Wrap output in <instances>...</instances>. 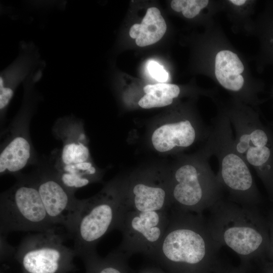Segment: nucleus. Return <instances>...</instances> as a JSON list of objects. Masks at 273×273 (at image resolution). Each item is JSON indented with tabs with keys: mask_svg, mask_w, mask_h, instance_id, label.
<instances>
[{
	"mask_svg": "<svg viewBox=\"0 0 273 273\" xmlns=\"http://www.w3.org/2000/svg\"><path fill=\"white\" fill-rule=\"evenodd\" d=\"M221 248L202 213L171 208L164 236L150 259L167 273H219Z\"/></svg>",
	"mask_w": 273,
	"mask_h": 273,
	"instance_id": "f257e3e1",
	"label": "nucleus"
},
{
	"mask_svg": "<svg viewBox=\"0 0 273 273\" xmlns=\"http://www.w3.org/2000/svg\"><path fill=\"white\" fill-rule=\"evenodd\" d=\"M210 210L207 219L214 239L222 246L229 247L247 269L251 259L263 247L265 238L259 217L253 207L232 201L219 200Z\"/></svg>",
	"mask_w": 273,
	"mask_h": 273,
	"instance_id": "f03ea898",
	"label": "nucleus"
},
{
	"mask_svg": "<svg viewBox=\"0 0 273 273\" xmlns=\"http://www.w3.org/2000/svg\"><path fill=\"white\" fill-rule=\"evenodd\" d=\"M125 212L112 181L97 194L84 199L72 238L76 256L81 258L97 252L99 241L112 230H118Z\"/></svg>",
	"mask_w": 273,
	"mask_h": 273,
	"instance_id": "7ed1b4c3",
	"label": "nucleus"
},
{
	"mask_svg": "<svg viewBox=\"0 0 273 273\" xmlns=\"http://www.w3.org/2000/svg\"><path fill=\"white\" fill-rule=\"evenodd\" d=\"M56 226L30 176H19L13 186L1 194V235L18 231L41 232Z\"/></svg>",
	"mask_w": 273,
	"mask_h": 273,
	"instance_id": "20e7f679",
	"label": "nucleus"
},
{
	"mask_svg": "<svg viewBox=\"0 0 273 273\" xmlns=\"http://www.w3.org/2000/svg\"><path fill=\"white\" fill-rule=\"evenodd\" d=\"M60 229L57 226L23 238L14 256L22 273H70L77 270L76 253L64 244L68 237L59 232Z\"/></svg>",
	"mask_w": 273,
	"mask_h": 273,
	"instance_id": "39448f33",
	"label": "nucleus"
},
{
	"mask_svg": "<svg viewBox=\"0 0 273 273\" xmlns=\"http://www.w3.org/2000/svg\"><path fill=\"white\" fill-rule=\"evenodd\" d=\"M165 179L171 208L202 214L221 199L217 177L203 167L186 163L165 175Z\"/></svg>",
	"mask_w": 273,
	"mask_h": 273,
	"instance_id": "423d86ee",
	"label": "nucleus"
},
{
	"mask_svg": "<svg viewBox=\"0 0 273 273\" xmlns=\"http://www.w3.org/2000/svg\"><path fill=\"white\" fill-rule=\"evenodd\" d=\"M169 220L168 211L125 212L118 228L122 238L116 249L128 258L141 253L150 258L162 240Z\"/></svg>",
	"mask_w": 273,
	"mask_h": 273,
	"instance_id": "0eeeda50",
	"label": "nucleus"
},
{
	"mask_svg": "<svg viewBox=\"0 0 273 273\" xmlns=\"http://www.w3.org/2000/svg\"><path fill=\"white\" fill-rule=\"evenodd\" d=\"M39 192L50 220L65 228L72 239L82 210L84 199L80 200L64 186L52 171H40L30 176Z\"/></svg>",
	"mask_w": 273,
	"mask_h": 273,
	"instance_id": "6e6552de",
	"label": "nucleus"
},
{
	"mask_svg": "<svg viewBox=\"0 0 273 273\" xmlns=\"http://www.w3.org/2000/svg\"><path fill=\"white\" fill-rule=\"evenodd\" d=\"M112 181L126 212L168 211L172 207L164 175L146 173Z\"/></svg>",
	"mask_w": 273,
	"mask_h": 273,
	"instance_id": "1a4fd4ad",
	"label": "nucleus"
},
{
	"mask_svg": "<svg viewBox=\"0 0 273 273\" xmlns=\"http://www.w3.org/2000/svg\"><path fill=\"white\" fill-rule=\"evenodd\" d=\"M24 87L23 103L15 120L14 128L1 148V176L18 173L27 166L32 157L33 149L27 130V124L34 107L36 96L33 84L26 83Z\"/></svg>",
	"mask_w": 273,
	"mask_h": 273,
	"instance_id": "9d476101",
	"label": "nucleus"
},
{
	"mask_svg": "<svg viewBox=\"0 0 273 273\" xmlns=\"http://www.w3.org/2000/svg\"><path fill=\"white\" fill-rule=\"evenodd\" d=\"M217 179L220 186L229 192L231 201L254 206L255 197L251 171L244 160L236 152L228 153L223 156Z\"/></svg>",
	"mask_w": 273,
	"mask_h": 273,
	"instance_id": "9b49d317",
	"label": "nucleus"
},
{
	"mask_svg": "<svg viewBox=\"0 0 273 273\" xmlns=\"http://www.w3.org/2000/svg\"><path fill=\"white\" fill-rule=\"evenodd\" d=\"M32 42L20 43L18 56L0 74V112L4 117L18 85L44 63Z\"/></svg>",
	"mask_w": 273,
	"mask_h": 273,
	"instance_id": "f8f14e48",
	"label": "nucleus"
},
{
	"mask_svg": "<svg viewBox=\"0 0 273 273\" xmlns=\"http://www.w3.org/2000/svg\"><path fill=\"white\" fill-rule=\"evenodd\" d=\"M196 130L188 120L162 124L151 136L153 148L158 152H169L175 148H187L194 142Z\"/></svg>",
	"mask_w": 273,
	"mask_h": 273,
	"instance_id": "ddd939ff",
	"label": "nucleus"
},
{
	"mask_svg": "<svg viewBox=\"0 0 273 273\" xmlns=\"http://www.w3.org/2000/svg\"><path fill=\"white\" fill-rule=\"evenodd\" d=\"M51 171L64 186L74 192L92 183L100 181L102 177L90 160L65 165L55 164L54 170Z\"/></svg>",
	"mask_w": 273,
	"mask_h": 273,
	"instance_id": "4468645a",
	"label": "nucleus"
},
{
	"mask_svg": "<svg viewBox=\"0 0 273 273\" xmlns=\"http://www.w3.org/2000/svg\"><path fill=\"white\" fill-rule=\"evenodd\" d=\"M66 128L60 136L63 146L56 164L60 165L79 163L89 161L90 154L86 144L85 135L77 124Z\"/></svg>",
	"mask_w": 273,
	"mask_h": 273,
	"instance_id": "2eb2a0df",
	"label": "nucleus"
},
{
	"mask_svg": "<svg viewBox=\"0 0 273 273\" xmlns=\"http://www.w3.org/2000/svg\"><path fill=\"white\" fill-rule=\"evenodd\" d=\"M244 69L237 54L229 50L219 52L215 57V74L220 84L226 89L239 90L244 84L241 74Z\"/></svg>",
	"mask_w": 273,
	"mask_h": 273,
	"instance_id": "dca6fc26",
	"label": "nucleus"
},
{
	"mask_svg": "<svg viewBox=\"0 0 273 273\" xmlns=\"http://www.w3.org/2000/svg\"><path fill=\"white\" fill-rule=\"evenodd\" d=\"M167 26L158 9L149 8L140 24L133 25L129 35L135 39L136 44L141 47L154 44L164 35Z\"/></svg>",
	"mask_w": 273,
	"mask_h": 273,
	"instance_id": "f3484780",
	"label": "nucleus"
},
{
	"mask_svg": "<svg viewBox=\"0 0 273 273\" xmlns=\"http://www.w3.org/2000/svg\"><path fill=\"white\" fill-rule=\"evenodd\" d=\"M128 258L116 249L105 257H101L96 252L81 259L84 265V273H130Z\"/></svg>",
	"mask_w": 273,
	"mask_h": 273,
	"instance_id": "a211bd4d",
	"label": "nucleus"
},
{
	"mask_svg": "<svg viewBox=\"0 0 273 273\" xmlns=\"http://www.w3.org/2000/svg\"><path fill=\"white\" fill-rule=\"evenodd\" d=\"M145 95L138 102L144 109L162 107L170 105L180 93L179 87L173 84L158 83L144 87Z\"/></svg>",
	"mask_w": 273,
	"mask_h": 273,
	"instance_id": "6ab92c4d",
	"label": "nucleus"
},
{
	"mask_svg": "<svg viewBox=\"0 0 273 273\" xmlns=\"http://www.w3.org/2000/svg\"><path fill=\"white\" fill-rule=\"evenodd\" d=\"M268 138L262 129H255L251 131L244 132L238 138L235 145V152L239 155L244 154L250 147H262L266 146Z\"/></svg>",
	"mask_w": 273,
	"mask_h": 273,
	"instance_id": "aec40b11",
	"label": "nucleus"
},
{
	"mask_svg": "<svg viewBox=\"0 0 273 273\" xmlns=\"http://www.w3.org/2000/svg\"><path fill=\"white\" fill-rule=\"evenodd\" d=\"M208 3V0H173L171 2V7L176 12L181 11L186 18H192L206 7Z\"/></svg>",
	"mask_w": 273,
	"mask_h": 273,
	"instance_id": "412c9836",
	"label": "nucleus"
},
{
	"mask_svg": "<svg viewBox=\"0 0 273 273\" xmlns=\"http://www.w3.org/2000/svg\"><path fill=\"white\" fill-rule=\"evenodd\" d=\"M247 162L250 165L259 167L265 163L270 155V149L266 147L248 148L244 154Z\"/></svg>",
	"mask_w": 273,
	"mask_h": 273,
	"instance_id": "4be33fe9",
	"label": "nucleus"
},
{
	"mask_svg": "<svg viewBox=\"0 0 273 273\" xmlns=\"http://www.w3.org/2000/svg\"><path fill=\"white\" fill-rule=\"evenodd\" d=\"M147 68L151 76L158 82L163 83L168 80V73L157 62L154 61L149 62Z\"/></svg>",
	"mask_w": 273,
	"mask_h": 273,
	"instance_id": "5701e85b",
	"label": "nucleus"
},
{
	"mask_svg": "<svg viewBox=\"0 0 273 273\" xmlns=\"http://www.w3.org/2000/svg\"><path fill=\"white\" fill-rule=\"evenodd\" d=\"M6 238V236L1 235V258L3 260L13 254H15L16 251L15 247L8 243Z\"/></svg>",
	"mask_w": 273,
	"mask_h": 273,
	"instance_id": "b1692460",
	"label": "nucleus"
},
{
	"mask_svg": "<svg viewBox=\"0 0 273 273\" xmlns=\"http://www.w3.org/2000/svg\"><path fill=\"white\" fill-rule=\"evenodd\" d=\"M247 269L240 265L238 267H222L219 273H246Z\"/></svg>",
	"mask_w": 273,
	"mask_h": 273,
	"instance_id": "393cba45",
	"label": "nucleus"
},
{
	"mask_svg": "<svg viewBox=\"0 0 273 273\" xmlns=\"http://www.w3.org/2000/svg\"><path fill=\"white\" fill-rule=\"evenodd\" d=\"M135 273H167L162 268L156 266H147Z\"/></svg>",
	"mask_w": 273,
	"mask_h": 273,
	"instance_id": "a878e982",
	"label": "nucleus"
},
{
	"mask_svg": "<svg viewBox=\"0 0 273 273\" xmlns=\"http://www.w3.org/2000/svg\"><path fill=\"white\" fill-rule=\"evenodd\" d=\"M230 2L236 5L241 6L244 4L246 2V1L245 0H231Z\"/></svg>",
	"mask_w": 273,
	"mask_h": 273,
	"instance_id": "bb28decb",
	"label": "nucleus"
},
{
	"mask_svg": "<svg viewBox=\"0 0 273 273\" xmlns=\"http://www.w3.org/2000/svg\"><path fill=\"white\" fill-rule=\"evenodd\" d=\"M273 247V246H272Z\"/></svg>",
	"mask_w": 273,
	"mask_h": 273,
	"instance_id": "cd10ccee",
	"label": "nucleus"
}]
</instances>
